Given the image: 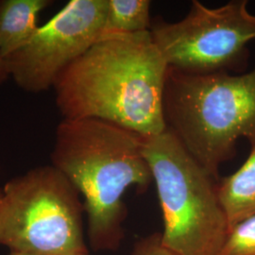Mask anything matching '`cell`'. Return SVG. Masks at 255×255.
I'll use <instances>...</instances> for the list:
<instances>
[{
	"label": "cell",
	"mask_w": 255,
	"mask_h": 255,
	"mask_svg": "<svg viewBox=\"0 0 255 255\" xmlns=\"http://www.w3.org/2000/svg\"><path fill=\"white\" fill-rule=\"evenodd\" d=\"M82 197L53 165L37 166L0 188V245L28 255L89 252Z\"/></svg>",
	"instance_id": "cell-5"
},
{
	"label": "cell",
	"mask_w": 255,
	"mask_h": 255,
	"mask_svg": "<svg viewBox=\"0 0 255 255\" xmlns=\"http://www.w3.org/2000/svg\"><path fill=\"white\" fill-rule=\"evenodd\" d=\"M250 143L251 152L244 164L217 182L218 198L229 230L255 215V139Z\"/></svg>",
	"instance_id": "cell-9"
},
{
	"label": "cell",
	"mask_w": 255,
	"mask_h": 255,
	"mask_svg": "<svg viewBox=\"0 0 255 255\" xmlns=\"http://www.w3.org/2000/svg\"><path fill=\"white\" fill-rule=\"evenodd\" d=\"M150 6L149 0H108L101 38L149 31Z\"/></svg>",
	"instance_id": "cell-10"
},
{
	"label": "cell",
	"mask_w": 255,
	"mask_h": 255,
	"mask_svg": "<svg viewBox=\"0 0 255 255\" xmlns=\"http://www.w3.org/2000/svg\"><path fill=\"white\" fill-rule=\"evenodd\" d=\"M9 79H10V75L6 58L0 52V84L7 82Z\"/></svg>",
	"instance_id": "cell-13"
},
{
	"label": "cell",
	"mask_w": 255,
	"mask_h": 255,
	"mask_svg": "<svg viewBox=\"0 0 255 255\" xmlns=\"http://www.w3.org/2000/svg\"><path fill=\"white\" fill-rule=\"evenodd\" d=\"M163 215L162 243L177 255H217L229 232L217 181L165 129L143 138Z\"/></svg>",
	"instance_id": "cell-4"
},
{
	"label": "cell",
	"mask_w": 255,
	"mask_h": 255,
	"mask_svg": "<svg viewBox=\"0 0 255 255\" xmlns=\"http://www.w3.org/2000/svg\"><path fill=\"white\" fill-rule=\"evenodd\" d=\"M50 160L82 198L92 250L117 251L125 237V193L153 182L143 137L101 119H63Z\"/></svg>",
	"instance_id": "cell-2"
},
{
	"label": "cell",
	"mask_w": 255,
	"mask_h": 255,
	"mask_svg": "<svg viewBox=\"0 0 255 255\" xmlns=\"http://www.w3.org/2000/svg\"><path fill=\"white\" fill-rule=\"evenodd\" d=\"M164 123L217 182L237 155L240 138L255 139V68L251 72L188 74L168 67Z\"/></svg>",
	"instance_id": "cell-3"
},
{
	"label": "cell",
	"mask_w": 255,
	"mask_h": 255,
	"mask_svg": "<svg viewBox=\"0 0 255 255\" xmlns=\"http://www.w3.org/2000/svg\"><path fill=\"white\" fill-rule=\"evenodd\" d=\"M108 0H71L23 47L6 58L10 78L20 89L47 91L64 69L102 35Z\"/></svg>",
	"instance_id": "cell-7"
},
{
	"label": "cell",
	"mask_w": 255,
	"mask_h": 255,
	"mask_svg": "<svg viewBox=\"0 0 255 255\" xmlns=\"http://www.w3.org/2000/svg\"><path fill=\"white\" fill-rule=\"evenodd\" d=\"M217 255H255V215L229 230Z\"/></svg>",
	"instance_id": "cell-11"
},
{
	"label": "cell",
	"mask_w": 255,
	"mask_h": 255,
	"mask_svg": "<svg viewBox=\"0 0 255 255\" xmlns=\"http://www.w3.org/2000/svg\"><path fill=\"white\" fill-rule=\"evenodd\" d=\"M22 255V254H15V253H9V255ZM92 255L90 253H88V254H86V255Z\"/></svg>",
	"instance_id": "cell-14"
},
{
	"label": "cell",
	"mask_w": 255,
	"mask_h": 255,
	"mask_svg": "<svg viewBox=\"0 0 255 255\" xmlns=\"http://www.w3.org/2000/svg\"><path fill=\"white\" fill-rule=\"evenodd\" d=\"M149 31L168 67L188 74L230 73L246 66L247 45L255 39V15L246 0L214 9L193 0L182 20L156 19Z\"/></svg>",
	"instance_id": "cell-6"
},
{
	"label": "cell",
	"mask_w": 255,
	"mask_h": 255,
	"mask_svg": "<svg viewBox=\"0 0 255 255\" xmlns=\"http://www.w3.org/2000/svg\"><path fill=\"white\" fill-rule=\"evenodd\" d=\"M51 0H0V52L5 58L16 52L34 35L40 13Z\"/></svg>",
	"instance_id": "cell-8"
},
{
	"label": "cell",
	"mask_w": 255,
	"mask_h": 255,
	"mask_svg": "<svg viewBox=\"0 0 255 255\" xmlns=\"http://www.w3.org/2000/svg\"><path fill=\"white\" fill-rule=\"evenodd\" d=\"M131 255H177L166 249L161 240V233H155L139 239Z\"/></svg>",
	"instance_id": "cell-12"
},
{
	"label": "cell",
	"mask_w": 255,
	"mask_h": 255,
	"mask_svg": "<svg viewBox=\"0 0 255 255\" xmlns=\"http://www.w3.org/2000/svg\"><path fill=\"white\" fill-rule=\"evenodd\" d=\"M167 72L150 31L101 38L59 76L56 105L64 119H101L156 136L166 129Z\"/></svg>",
	"instance_id": "cell-1"
}]
</instances>
